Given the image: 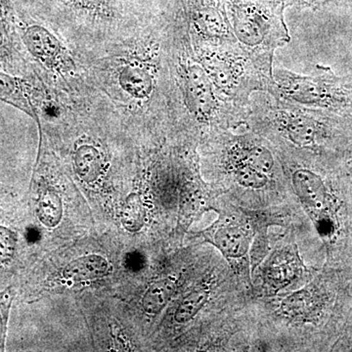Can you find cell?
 I'll list each match as a JSON object with an SVG mask.
<instances>
[{"label": "cell", "mask_w": 352, "mask_h": 352, "mask_svg": "<svg viewBox=\"0 0 352 352\" xmlns=\"http://www.w3.org/2000/svg\"><path fill=\"white\" fill-rule=\"evenodd\" d=\"M108 271L107 259L98 254H90L67 264L63 270V277L72 283H82L100 279L107 274Z\"/></svg>", "instance_id": "cell-6"}, {"label": "cell", "mask_w": 352, "mask_h": 352, "mask_svg": "<svg viewBox=\"0 0 352 352\" xmlns=\"http://www.w3.org/2000/svg\"><path fill=\"white\" fill-rule=\"evenodd\" d=\"M293 186L298 198L312 208H321L326 198V188L320 176L300 168L293 175Z\"/></svg>", "instance_id": "cell-7"}, {"label": "cell", "mask_w": 352, "mask_h": 352, "mask_svg": "<svg viewBox=\"0 0 352 352\" xmlns=\"http://www.w3.org/2000/svg\"><path fill=\"white\" fill-rule=\"evenodd\" d=\"M235 173L237 182L248 188H263L268 182L267 175H264L243 162L238 166Z\"/></svg>", "instance_id": "cell-18"}, {"label": "cell", "mask_w": 352, "mask_h": 352, "mask_svg": "<svg viewBox=\"0 0 352 352\" xmlns=\"http://www.w3.org/2000/svg\"><path fill=\"white\" fill-rule=\"evenodd\" d=\"M38 219L41 223L50 228H54L60 223L63 215V204L56 192L46 190L39 198Z\"/></svg>", "instance_id": "cell-12"}, {"label": "cell", "mask_w": 352, "mask_h": 352, "mask_svg": "<svg viewBox=\"0 0 352 352\" xmlns=\"http://www.w3.org/2000/svg\"><path fill=\"white\" fill-rule=\"evenodd\" d=\"M183 87L190 110L197 117H208L214 112L217 99L212 80L203 66L188 63L183 67Z\"/></svg>", "instance_id": "cell-4"}, {"label": "cell", "mask_w": 352, "mask_h": 352, "mask_svg": "<svg viewBox=\"0 0 352 352\" xmlns=\"http://www.w3.org/2000/svg\"><path fill=\"white\" fill-rule=\"evenodd\" d=\"M52 22L87 25L117 27L132 22L138 16L134 0H36Z\"/></svg>", "instance_id": "cell-1"}, {"label": "cell", "mask_w": 352, "mask_h": 352, "mask_svg": "<svg viewBox=\"0 0 352 352\" xmlns=\"http://www.w3.org/2000/svg\"><path fill=\"white\" fill-rule=\"evenodd\" d=\"M208 298V292L203 287H199L190 292L176 309L175 321L179 324H185L192 320L207 302Z\"/></svg>", "instance_id": "cell-14"}, {"label": "cell", "mask_w": 352, "mask_h": 352, "mask_svg": "<svg viewBox=\"0 0 352 352\" xmlns=\"http://www.w3.org/2000/svg\"><path fill=\"white\" fill-rule=\"evenodd\" d=\"M242 162L264 175H268L274 166V157L270 150L263 146H256L251 149L245 150Z\"/></svg>", "instance_id": "cell-17"}, {"label": "cell", "mask_w": 352, "mask_h": 352, "mask_svg": "<svg viewBox=\"0 0 352 352\" xmlns=\"http://www.w3.org/2000/svg\"><path fill=\"white\" fill-rule=\"evenodd\" d=\"M4 41V32H3V27H2L1 21H0V46L2 45Z\"/></svg>", "instance_id": "cell-22"}, {"label": "cell", "mask_w": 352, "mask_h": 352, "mask_svg": "<svg viewBox=\"0 0 352 352\" xmlns=\"http://www.w3.org/2000/svg\"><path fill=\"white\" fill-rule=\"evenodd\" d=\"M175 287L173 278H164L153 284L142 298V308L146 314L155 315L161 312L170 302Z\"/></svg>", "instance_id": "cell-11"}, {"label": "cell", "mask_w": 352, "mask_h": 352, "mask_svg": "<svg viewBox=\"0 0 352 352\" xmlns=\"http://www.w3.org/2000/svg\"><path fill=\"white\" fill-rule=\"evenodd\" d=\"M235 32L245 43L256 45L264 38L263 22L256 16H240L235 20Z\"/></svg>", "instance_id": "cell-15"}, {"label": "cell", "mask_w": 352, "mask_h": 352, "mask_svg": "<svg viewBox=\"0 0 352 352\" xmlns=\"http://www.w3.org/2000/svg\"><path fill=\"white\" fill-rule=\"evenodd\" d=\"M25 239H27L28 243H30V244H34V243L38 242L39 239H41V232H39L38 229L34 226L29 227L27 231H25Z\"/></svg>", "instance_id": "cell-21"}, {"label": "cell", "mask_w": 352, "mask_h": 352, "mask_svg": "<svg viewBox=\"0 0 352 352\" xmlns=\"http://www.w3.org/2000/svg\"><path fill=\"white\" fill-rule=\"evenodd\" d=\"M143 264H144V261H143L142 256L139 252H129L124 258V265H126L127 270L131 271L140 270Z\"/></svg>", "instance_id": "cell-20"}, {"label": "cell", "mask_w": 352, "mask_h": 352, "mask_svg": "<svg viewBox=\"0 0 352 352\" xmlns=\"http://www.w3.org/2000/svg\"><path fill=\"white\" fill-rule=\"evenodd\" d=\"M113 78L124 101L132 104L148 102L156 87V76L151 65L138 58L120 60Z\"/></svg>", "instance_id": "cell-2"}, {"label": "cell", "mask_w": 352, "mask_h": 352, "mask_svg": "<svg viewBox=\"0 0 352 352\" xmlns=\"http://www.w3.org/2000/svg\"><path fill=\"white\" fill-rule=\"evenodd\" d=\"M13 298L14 292L11 288L0 293V351H3L6 347L7 322Z\"/></svg>", "instance_id": "cell-19"}, {"label": "cell", "mask_w": 352, "mask_h": 352, "mask_svg": "<svg viewBox=\"0 0 352 352\" xmlns=\"http://www.w3.org/2000/svg\"><path fill=\"white\" fill-rule=\"evenodd\" d=\"M215 245L220 251L230 258L244 256L249 248V235L238 226L223 227L215 234Z\"/></svg>", "instance_id": "cell-10"}, {"label": "cell", "mask_w": 352, "mask_h": 352, "mask_svg": "<svg viewBox=\"0 0 352 352\" xmlns=\"http://www.w3.org/2000/svg\"><path fill=\"white\" fill-rule=\"evenodd\" d=\"M0 99L9 102L29 113L32 117H36L32 104L25 97L20 83L15 78L2 73H0Z\"/></svg>", "instance_id": "cell-13"}, {"label": "cell", "mask_w": 352, "mask_h": 352, "mask_svg": "<svg viewBox=\"0 0 352 352\" xmlns=\"http://www.w3.org/2000/svg\"><path fill=\"white\" fill-rule=\"evenodd\" d=\"M75 168L80 179L87 183H94L100 177L104 168L103 157L94 145L80 146L76 150Z\"/></svg>", "instance_id": "cell-9"}, {"label": "cell", "mask_w": 352, "mask_h": 352, "mask_svg": "<svg viewBox=\"0 0 352 352\" xmlns=\"http://www.w3.org/2000/svg\"><path fill=\"white\" fill-rule=\"evenodd\" d=\"M24 41L30 52L53 74H66L74 69L73 60L59 38L41 25H30Z\"/></svg>", "instance_id": "cell-3"}, {"label": "cell", "mask_w": 352, "mask_h": 352, "mask_svg": "<svg viewBox=\"0 0 352 352\" xmlns=\"http://www.w3.org/2000/svg\"><path fill=\"white\" fill-rule=\"evenodd\" d=\"M145 212L140 198L136 194H131L126 198L122 208V223L129 232H138L144 223Z\"/></svg>", "instance_id": "cell-16"}, {"label": "cell", "mask_w": 352, "mask_h": 352, "mask_svg": "<svg viewBox=\"0 0 352 352\" xmlns=\"http://www.w3.org/2000/svg\"><path fill=\"white\" fill-rule=\"evenodd\" d=\"M277 120L291 141L300 147L314 145L318 136L325 132V124L321 120L308 116L281 111L278 113Z\"/></svg>", "instance_id": "cell-5"}, {"label": "cell", "mask_w": 352, "mask_h": 352, "mask_svg": "<svg viewBox=\"0 0 352 352\" xmlns=\"http://www.w3.org/2000/svg\"><path fill=\"white\" fill-rule=\"evenodd\" d=\"M201 64L210 80L222 89L232 87L239 76L240 67L238 66V62L227 55H208L203 58Z\"/></svg>", "instance_id": "cell-8"}]
</instances>
